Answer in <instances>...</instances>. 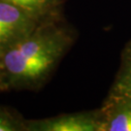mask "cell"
I'll list each match as a JSON object with an SVG mask.
<instances>
[{"label":"cell","instance_id":"7","mask_svg":"<svg viewBox=\"0 0 131 131\" xmlns=\"http://www.w3.org/2000/svg\"><path fill=\"white\" fill-rule=\"evenodd\" d=\"M3 53L4 50L0 48V90H6L4 84V70H3Z\"/></svg>","mask_w":131,"mask_h":131},{"label":"cell","instance_id":"4","mask_svg":"<svg viewBox=\"0 0 131 131\" xmlns=\"http://www.w3.org/2000/svg\"><path fill=\"white\" fill-rule=\"evenodd\" d=\"M24 10L28 14L45 21L49 16L54 13L56 7L59 4V0H6Z\"/></svg>","mask_w":131,"mask_h":131},{"label":"cell","instance_id":"2","mask_svg":"<svg viewBox=\"0 0 131 131\" xmlns=\"http://www.w3.org/2000/svg\"><path fill=\"white\" fill-rule=\"evenodd\" d=\"M42 21L6 0H0V48L11 47L26 37Z\"/></svg>","mask_w":131,"mask_h":131},{"label":"cell","instance_id":"8","mask_svg":"<svg viewBox=\"0 0 131 131\" xmlns=\"http://www.w3.org/2000/svg\"><path fill=\"white\" fill-rule=\"evenodd\" d=\"M126 89H127V91H131V66H130V69H129V72H128V76H127Z\"/></svg>","mask_w":131,"mask_h":131},{"label":"cell","instance_id":"3","mask_svg":"<svg viewBox=\"0 0 131 131\" xmlns=\"http://www.w3.org/2000/svg\"><path fill=\"white\" fill-rule=\"evenodd\" d=\"M102 124L83 115H62L58 117L25 121L28 131H95L101 130Z\"/></svg>","mask_w":131,"mask_h":131},{"label":"cell","instance_id":"9","mask_svg":"<svg viewBox=\"0 0 131 131\" xmlns=\"http://www.w3.org/2000/svg\"><path fill=\"white\" fill-rule=\"evenodd\" d=\"M127 92H128V95H129V96L131 97V91H127Z\"/></svg>","mask_w":131,"mask_h":131},{"label":"cell","instance_id":"5","mask_svg":"<svg viewBox=\"0 0 131 131\" xmlns=\"http://www.w3.org/2000/svg\"><path fill=\"white\" fill-rule=\"evenodd\" d=\"M101 130L131 131V109H123L116 113L102 124Z\"/></svg>","mask_w":131,"mask_h":131},{"label":"cell","instance_id":"6","mask_svg":"<svg viewBox=\"0 0 131 131\" xmlns=\"http://www.w3.org/2000/svg\"><path fill=\"white\" fill-rule=\"evenodd\" d=\"M25 130V121L8 109L0 107V131Z\"/></svg>","mask_w":131,"mask_h":131},{"label":"cell","instance_id":"1","mask_svg":"<svg viewBox=\"0 0 131 131\" xmlns=\"http://www.w3.org/2000/svg\"><path fill=\"white\" fill-rule=\"evenodd\" d=\"M69 43L64 29L42 21L29 35L4 50L5 89L39 88L53 72Z\"/></svg>","mask_w":131,"mask_h":131}]
</instances>
